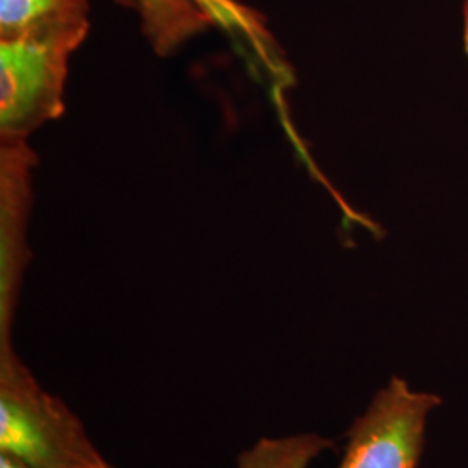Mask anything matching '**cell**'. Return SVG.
<instances>
[{"mask_svg":"<svg viewBox=\"0 0 468 468\" xmlns=\"http://www.w3.org/2000/svg\"><path fill=\"white\" fill-rule=\"evenodd\" d=\"M0 454L30 468H113L79 415L38 384L15 349L0 351Z\"/></svg>","mask_w":468,"mask_h":468,"instance_id":"cell-1","label":"cell"},{"mask_svg":"<svg viewBox=\"0 0 468 468\" xmlns=\"http://www.w3.org/2000/svg\"><path fill=\"white\" fill-rule=\"evenodd\" d=\"M89 30L90 21L82 19L0 37L2 143H23L65 115L69 59Z\"/></svg>","mask_w":468,"mask_h":468,"instance_id":"cell-2","label":"cell"},{"mask_svg":"<svg viewBox=\"0 0 468 468\" xmlns=\"http://www.w3.org/2000/svg\"><path fill=\"white\" fill-rule=\"evenodd\" d=\"M441 398L392 377L352 421L336 468H419L427 421Z\"/></svg>","mask_w":468,"mask_h":468,"instance_id":"cell-3","label":"cell"},{"mask_svg":"<svg viewBox=\"0 0 468 468\" xmlns=\"http://www.w3.org/2000/svg\"><path fill=\"white\" fill-rule=\"evenodd\" d=\"M212 25L231 38L236 48L249 56L259 69L278 80H288L290 71L282 49L259 11L239 0H193Z\"/></svg>","mask_w":468,"mask_h":468,"instance_id":"cell-4","label":"cell"},{"mask_svg":"<svg viewBox=\"0 0 468 468\" xmlns=\"http://www.w3.org/2000/svg\"><path fill=\"white\" fill-rule=\"evenodd\" d=\"M143 34L158 56H170L214 25L193 0H135Z\"/></svg>","mask_w":468,"mask_h":468,"instance_id":"cell-5","label":"cell"},{"mask_svg":"<svg viewBox=\"0 0 468 468\" xmlns=\"http://www.w3.org/2000/svg\"><path fill=\"white\" fill-rule=\"evenodd\" d=\"M90 0H0V37L89 19Z\"/></svg>","mask_w":468,"mask_h":468,"instance_id":"cell-6","label":"cell"},{"mask_svg":"<svg viewBox=\"0 0 468 468\" xmlns=\"http://www.w3.org/2000/svg\"><path fill=\"white\" fill-rule=\"evenodd\" d=\"M334 442L319 434L264 437L238 454L236 468H309Z\"/></svg>","mask_w":468,"mask_h":468,"instance_id":"cell-7","label":"cell"},{"mask_svg":"<svg viewBox=\"0 0 468 468\" xmlns=\"http://www.w3.org/2000/svg\"><path fill=\"white\" fill-rule=\"evenodd\" d=\"M0 468H30L23 463H19L15 458L7 456V454H0Z\"/></svg>","mask_w":468,"mask_h":468,"instance_id":"cell-8","label":"cell"},{"mask_svg":"<svg viewBox=\"0 0 468 468\" xmlns=\"http://www.w3.org/2000/svg\"><path fill=\"white\" fill-rule=\"evenodd\" d=\"M463 48L468 58V0H465V7H463Z\"/></svg>","mask_w":468,"mask_h":468,"instance_id":"cell-9","label":"cell"},{"mask_svg":"<svg viewBox=\"0 0 468 468\" xmlns=\"http://www.w3.org/2000/svg\"><path fill=\"white\" fill-rule=\"evenodd\" d=\"M118 5H123V7H133L135 9V0H115Z\"/></svg>","mask_w":468,"mask_h":468,"instance_id":"cell-10","label":"cell"}]
</instances>
